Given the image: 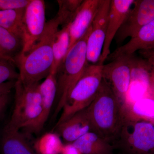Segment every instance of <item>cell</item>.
<instances>
[{"label": "cell", "mask_w": 154, "mask_h": 154, "mask_svg": "<svg viewBox=\"0 0 154 154\" xmlns=\"http://www.w3.org/2000/svg\"><path fill=\"white\" fill-rule=\"evenodd\" d=\"M30 1V0H0V11L25 8Z\"/></svg>", "instance_id": "26"}, {"label": "cell", "mask_w": 154, "mask_h": 154, "mask_svg": "<svg viewBox=\"0 0 154 154\" xmlns=\"http://www.w3.org/2000/svg\"><path fill=\"white\" fill-rule=\"evenodd\" d=\"M25 9H11L0 11V26L22 39V22Z\"/></svg>", "instance_id": "19"}, {"label": "cell", "mask_w": 154, "mask_h": 154, "mask_svg": "<svg viewBox=\"0 0 154 154\" xmlns=\"http://www.w3.org/2000/svg\"><path fill=\"white\" fill-rule=\"evenodd\" d=\"M110 0H101L93 23L87 44L88 63H99L105 43Z\"/></svg>", "instance_id": "10"}, {"label": "cell", "mask_w": 154, "mask_h": 154, "mask_svg": "<svg viewBox=\"0 0 154 154\" xmlns=\"http://www.w3.org/2000/svg\"><path fill=\"white\" fill-rule=\"evenodd\" d=\"M17 80H12L0 85V97L5 95L9 94L15 87Z\"/></svg>", "instance_id": "27"}, {"label": "cell", "mask_w": 154, "mask_h": 154, "mask_svg": "<svg viewBox=\"0 0 154 154\" xmlns=\"http://www.w3.org/2000/svg\"><path fill=\"white\" fill-rule=\"evenodd\" d=\"M19 72L15 67V64L11 62L0 60V85L12 80L19 79Z\"/></svg>", "instance_id": "24"}, {"label": "cell", "mask_w": 154, "mask_h": 154, "mask_svg": "<svg viewBox=\"0 0 154 154\" xmlns=\"http://www.w3.org/2000/svg\"><path fill=\"white\" fill-rule=\"evenodd\" d=\"M82 154H113V146L94 132H89L73 143Z\"/></svg>", "instance_id": "17"}, {"label": "cell", "mask_w": 154, "mask_h": 154, "mask_svg": "<svg viewBox=\"0 0 154 154\" xmlns=\"http://www.w3.org/2000/svg\"><path fill=\"white\" fill-rule=\"evenodd\" d=\"M86 110L92 132L112 143L124 122L127 109L121 105L110 85L104 79L96 97Z\"/></svg>", "instance_id": "1"}, {"label": "cell", "mask_w": 154, "mask_h": 154, "mask_svg": "<svg viewBox=\"0 0 154 154\" xmlns=\"http://www.w3.org/2000/svg\"><path fill=\"white\" fill-rule=\"evenodd\" d=\"M134 0H110L105 43L98 63L103 64L110 54L113 38L121 28Z\"/></svg>", "instance_id": "11"}, {"label": "cell", "mask_w": 154, "mask_h": 154, "mask_svg": "<svg viewBox=\"0 0 154 154\" xmlns=\"http://www.w3.org/2000/svg\"><path fill=\"white\" fill-rule=\"evenodd\" d=\"M39 83L25 84L19 79L16 81L15 102L10 121L4 129L24 130L40 115L42 97Z\"/></svg>", "instance_id": "6"}, {"label": "cell", "mask_w": 154, "mask_h": 154, "mask_svg": "<svg viewBox=\"0 0 154 154\" xmlns=\"http://www.w3.org/2000/svg\"><path fill=\"white\" fill-rule=\"evenodd\" d=\"M147 60L149 69V94L150 98L154 99V50L141 51Z\"/></svg>", "instance_id": "25"}, {"label": "cell", "mask_w": 154, "mask_h": 154, "mask_svg": "<svg viewBox=\"0 0 154 154\" xmlns=\"http://www.w3.org/2000/svg\"><path fill=\"white\" fill-rule=\"evenodd\" d=\"M121 28L116 35L117 44L132 38L141 28L154 19V0H134Z\"/></svg>", "instance_id": "9"}, {"label": "cell", "mask_w": 154, "mask_h": 154, "mask_svg": "<svg viewBox=\"0 0 154 154\" xmlns=\"http://www.w3.org/2000/svg\"><path fill=\"white\" fill-rule=\"evenodd\" d=\"M111 144L123 154H154V123L139 119L128 111Z\"/></svg>", "instance_id": "4"}, {"label": "cell", "mask_w": 154, "mask_h": 154, "mask_svg": "<svg viewBox=\"0 0 154 154\" xmlns=\"http://www.w3.org/2000/svg\"><path fill=\"white\" fill-rule=\"evenodd\" d=\"M63 145L56 133H47L36 142V148L39 154H60Z\"/></svg>", "instance_id": "23"}, {"label": "cell", "mask_w": 154, "mask_h": 154, "mask_svg": "<svg viewBox=\"0 0 154 154\" xmlns=\"http://www.w3.org/2000/svg\"><path fill=\"white\" fill-rule=\"evenodd\" d=\"M39 89L42 97L41 113L24 129L27 133L38 134L44 128L56 97V75L50 73L44 82L39 84Z\"/></svg>", "instance_id": "12"}, {"label": "cell", "mask_w": 154, "mask_h": 154, "mask_svg": "<svg viewBox=\"0 0 154 154\" xmlns=\"http://www.w3.org/2000/svg\"><path fill=\"white\" fill-rule=\"evenodd\" d=\"M133 56L117 58L102 67L103 79L108 83L121 105L127 108L128 93L131 82Z\"/></svg>", "instance_id": "7"}, {"label": "cell", "mask_w": 154, "mask_h": 154, "mask_svg": "<svg viewBox=\"0 0 154 154\" xmlns=\"http://www.w3.org/2000/svg\"><path fill=\"white\" fill-rule=\"evenodd\" d=\"M128 112L139 119L154 123V99L143 98L134 102L128 107Z\"/></svg>", "instance_id": "22"}, {"label": "cell", "mask_w": 154, "mask_h": 154, "mask_svg": "<svg viewBox=\"0 0 154 154\" xmlns=\"http://www.w3.org/2000/svg\"><path fill=\"white\" fill-rule=\"evenodd\" d=\"M22 47V38L0 26V51L3 54L14 60Z\"/></svg>", "instance_id": "20"}, {"label": "cell", "mask_w": 154, "mask_h": 154, "mask_svg": "<svg viewBox=\"0 0 154 154\" xmlns=\"http://www.w3.org/2000/svg\"><path fill=\"white\" fill-rule=\"evenodd\" d=\"M101 0H84L69 28V45L68 53L92 25Z\"/></svg>", "instance_id": "13"}, {"label": "cell", "mask_w": 154, "mask_h": 154, "mask_svg": "<svg viewBox=\"0 0 154 154\" xmlns=\"http://www.w3.org/2000/svg\"><path fill=\"white\" fill-rule=\"evenodd\" d=\"M60 25L56 16L48 21L44 33L30 50L14 57L15 65L19 69V79L22 82L39 83L50 73L53 62V43Z\"/></svg>", "instance_id": "2"}, {"label": "cell", "mask_w": 154, "mask_h": 154, "mask_svg": "<svg viewBox=\"0 0 154 154\" xmlns=\"http://www.w3.org/2000/svg\"><path fill=\"white\" fill-rule=\"evenodd\" d=\"M91 27L85 34L69 51L56 74L57 105L53 116L55 118L62 111L68 97L82 76L88 64L87 41Z\"/></svg>", "instance_id": "3"}, {"label": "cell", "mask_w": 154, "mask_h": 154, "mask_svg": "<svg viewBox=\"0 0 154 154\" xmlns=\"http://www.w3.org/2000/svg\"><path fill=\"white\" fill-rule=\"evenodd\" d=\"M9 94H5L0 97V117L5 111L8 104L10 99Z\"/></svg>", "instance_id": "29"}, {"label": "cell", "mask_w": 154, "mask_h": 154, "mask_svg": "<svg viewBox=\"0 0 154 154\" xmlns=\"http://www.w3.org/2000/svg\"><path fill=\"white\" fill-rule=\"evenodd\" d=\"M45 2L30 0L25 9L22 22L23 47L19 54L28 52L42 36L46 27Z\"/></svg>", "instance_id": "8"}, {"label": "cell", "mask_w": 154, "mask_h": 154, "mask_svg": "<svg viewBox=\"0 0 154 154\" xmlns=\"http://www.w3.org/2000/svg\"><path fill=\"white\" fill-rule=\"evenodd\" d=\"M57 134L66 143H72L86 134L92 131L86 108L77 112L70 118L54 128Z\"/></svg>", "instance_id": "15"}, {"label": "cell", "mask_w": 154, "mask_h": 154, "mask_svg": "<svg viewBox=\"0 0 154 154\" xmlns=\"http://www.w3.org/2000/svg\"><path fill=\"white\" fill-rule=\"evenodd\" d=\"M60 154H82L72 143H66L63 146Z\"/></svg>", "instance_id": "28"}, {"label": "cell", "mask_w": 154, "mask_h": 154, "mask_svg": "<svg viewBox=\"0 0 154 154\" xmlns=\"http://www.w3.org/2000/svg\"><path fill=\"white\" fill-rule=\"evenodd\" d=\"M70 24L63 26L57 32L53 43V62L50 73L56 75L67 54L69 45Z\"/></svg>", "instance_id": "18"}, {"label": "cell", "mask_w": 154, "mask_h": 154, "mask_svg": "<svg viewBox=\"0 0 154 154\" xmlns=\"http://www.w3.org/2000/svg\"><path fill=\"white\" fill-rule=\"evenodd\" d=\"M88 64L67 99L55 127L87 108L96 97L103 80V65Z\"/></svg>", "instance_id": "5"}, {"label": "cell", "mask_w": 154, "mask_h": 154, "mask_svg": "<svg viewBox=\"0 0 154 154\" xmlns=\"http://www.w3.org/2000/svg\"><path fill=\"white\" fill-rule=\"evenodd\" d=\"M83 0H58L59 10L56 15L60 25L64 26L71 24L79 10Z\"/></svg>", "instance_id": "21"}, {"label": "cell", "mask_w": 154, "mask_h": 154, "mask_svg": "<svg viewBox=\"0 0 154 154\" xmlns=\"http://www.w3.org/2000/svg\"><path fill=\"white\" fill-rule=\"evenodd\" d=\"M153 50H154V19L141 28L126 43L117 48L110 53L107 60L111 61L121 57L133 56L137 51Z\"/></svg>", "instance_id": "14"}, {"label": "cell", "mask_w": 154, "mask_h": 154, "mask_svg": "<svg viewBox=\"0 0 154 154\" xmlns=\"http://www.w3.org/2000/svg\"><path fill=\"white\" fill-rule=\"evenodd\" d=\"M0 60H4L8 61L11 62L15 64V61L14 60L4 55L1 51H0Z\"/></svg>", "instance_id": "30"}, {"label": "cell", "mask_w": 154, "mask_h": 154, "mask_svg": "<svg viewBox=\"0 0 154 154\" xmlns=\"http://www.w3.org/2000/svg\"><path fill=\"white\" fill-rule=\"evenodd\" d=\"M2 154H37L20 130L4 129L1 141Z\"/></svg>", "instance_id": "16"}]
</instances>
